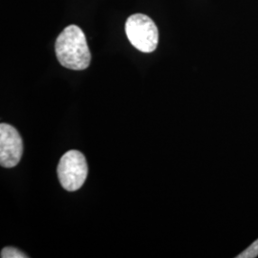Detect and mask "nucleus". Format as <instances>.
<instances>
[{"label":"nucleus","instance_id":"obj_2","mask_svg":"<svg viewBox=\"0 0 258 258\" xmlns=\"http://www.w3.org/2000/svg\"><path fill=\"white\" fill-rule=\"evenodd\" d=\"M125 33L130 43L143 53H151L159 42V32L154 21L143 14L130 16L125 22Z\"/></svg>","mask_w":258,"mask_h":258},{"label":"nucleus","instance_id":"obj_5","mask_svg":"<svg viewBox=\"0 0 258 258\" xmlns=\"http://www.w3.org/2000/svg\"><path fill=\"white\" fill-rule=\"evenodd\" d=\"M2 258H26V255L24 252L20 251L19 249H16L14 247H6L1 250V255Z\"/></svg>","mask_w":258,"mask_h":258},{"label":"nucleus","instance_id":"obj_4","mask_svg":"<svg viewBox=\"0 0 258 258\" xmlns=\"http://www.w3.org/2000/svg\"><path fill=\"white\" fill-rule=\"evenodd\" d=\"M23 153L19 131L8 123L0 124V165L6 168L17 166Z\"/></svg>","mask_w":258,"mask_h":258},{"label":"nucleus","instance_id":"obj_1","mask_svg":"<svg viewBox=\"0 0 258 258\" xmlns=\"http://www.w3.org/2000/svg\"><path fill=\"white\" fill-rule=\"evenodd\" d=\"M55 55L59 63L67 69L84 70L91 61V54L83 30L69 25L55 40Z\"/></svg>","mask_w":258,"mask_h":258},{"label":"nucleus","instance_id":"obj_6","mask_svg":"<svg viewBox=\"0 0 258 258\" xmlns=\"http://www.w3.org/2000/svg\"><path fill=\"white\" fill-rule=\"evenodd\" d=\"M258 256V239L255 240L250 246L242 251L236 258H255Z\"/></svg>","mask_w":258,"mask_h":258},{"label":"nucleus","instance_id":"obj_3","mask_svg":"<svg viewBox=\"0 0 258 258\" xmlns=\"http://www.w3.org/2000/svg\"><path fill=\"white\" fill-rule=\"evenodd\" d=\"M88 175L86 159L78 150H69L62 155L57 166V176L67 191H76L83 186Z\"/></svg>","mask_w":258,"mask_h":258}]
</instances>
